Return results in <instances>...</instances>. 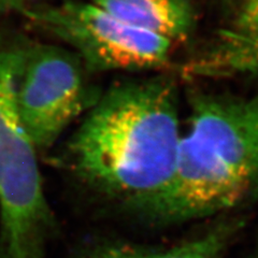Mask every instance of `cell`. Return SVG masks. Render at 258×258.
<instances>
[{
	"mask_svg": "<svg viewBox=\"0 0 258 258\" xmlns=\"http://www.w3.org/2000/svg\"><path fill=\"white\" fill-rule=\"evenodd\" d=\"M177 112L170 80L112 85L64 144L62 164L85 186L147 214L173 174L181 139Z\"/></svg>",
	"mask_w": 258,
	"mask_h": 258,
	"instance_id": "cell-1",
	"label": "cell"
},
{
	"mask_svg": "<svg viewBox=\"0 0 258 258\" xmlns=\"http://www.w3.org/2000/svg\"><path fill=\"white\" fill-rule=\"evenodd\" d=\"M173 174L147 212L176 222L212 215L258 197V94L197 95Z\"/></svg>",
	"mask_w": 258,
	"mask_h": 258,
	"instance_id": "cell-2",
	"label": "cell"
},
{
	"mask_svg": "<svg viewBox=\"0 0 258 258\" xmlns=\"http://www.w3.org/2000/svg\"><path fill=\"white\" fill-rule=\"evenodd\" d=\"M24 50L0 51V249L3 258H41L53 228L37 150L24 128L15 95Z\"/></svg>",
	"mask_w": 258,
	"mask_h": 258,
	"instance_id": "cell-3",
	"label": "cell"
},
{
	"mask_svg": "<svg viewBox=\"0 0 258 258\" xmlns=\"http://www.w3.org/2000/svg\"><path fill=\"white\" fill-rule=\"evenodd\" d=\"M21 13L68 44L94 72L157 69L170 59L171 41L129 25L88 0L38 4Z\"/></svg>",
	"mask_w": 258,
	"mask_h": 258,
	"instance_id": "cell-4",
	"label": "cell"
},
{
	"mask_svg": "<svg viewBox=\"0 0 258 258\" xmlns=\"http://www.w3.org/2000/svg\"><path fill=\"white\" fill-rule=\"evenodd\" d=\"M97 98L88 93L83 63L76 53L52 44L24 50L15 101L37 152L51 149Z\"/></svg>",
	"mask_w": 258,
	"mask_h": 258,
	"instance_id": "cell-5",
	"label": "cell"
},
{
	"mask_svg": "<svg viewBox=\"0 0 258 258\" xmlns=\"http://www.w3.org/2000/svg\"><path fill=\"white\" fill-rule=\"evenodd\" d=\"M185 70L198 77L241 76L258 80V0H245L215 42Z\"/></svg>",
	"mask_w": 258,
	"mask_h": 258,
	"instance_id": "cell-6",
	"label": "cell"
},
{
	"mask_svg": "<svg viewBox=\"0 0 258 258\" xmlns=\"http://www.w3.org/2000/svg\"><path fill=\"white\" fill-rule=\"evenodd\" d=\"M116 19L172 43L186 40L195 28L189 0H88Z\"/></svg>",
	"mask_w": 258,
	"mask_h": 258,
	"instance_id": "cell-7",
	"label": "cell"
},
{
	"mask_svg": "<svg viewBox=\"0 0 258 258\" xmlns=\"http://www.w3.org/2000/svg\"><path fill=\"white\" fill-rule=\"evenodd\" d=\"M232 232V226H221L199 238L165 248L109 244L88 258H222Z\"/></svg>",
	"mask_w": 258,
	"mask_h": 258,
	"instance_id": "cell-8",
	"label": "cell"
},
{
	"mask_svg": "<svg viewBox=\"0 0 258 258\" xmlns=\"http://www.w3.org/2000/svg\"><path fill=\"white\" fill-rule=\"evenodd\" d=\"M42 0H0V18L11 12H22L28 7L40 4Z\"/></svg>",
	"mask_w": 258,
	"mask_h": 258,
	"instance_id": "cell-9",
	"label": "cell"
}]
</instances>
